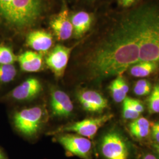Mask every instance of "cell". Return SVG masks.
<instances>
[{"label":"cell","mask_w":159,"mask_h":159,"mask_svg":"<svg viewBox=\"0 0 159 159\" xmlns=\"http://www.w3.org/2000/svg\"><path fill=\"white\" fill-rule=\"evenodd\" d=\"M58 142L70 153L83 159L89 158L91 149V143L89 139L67 134L59 137Z\"/></svg>","instance_id":"7"},{"label":"cell","mask_w":159,"mask_h":159,"mask_svg":"<svg viewBox=\"0 0 159 159\" xmlns=\"http://www.w3.org/2000/svg\"><path fill=\"white\" fill-rule=\"evenodd\" d=\"M143 159H159V158L152 154H147L143 156Z\"/></svg>","instance_id":"27"},{"label":"cell","mask_w":159,"mask_h":159,"mask_svg":"<svg viewBox=\"0 0 159 159\" xmlns=\"http://www.w3.org/2000/svg\"><path fill=\"white\" fill-rule=\"evenodd\" d=\"M120 4L125 7H128L131 6L136 0H119Z\"/></svg>","instance_id":"26"},{"label":"cell","mask_w":159,"mask_h":159,"mask_svg":"<svg viewBox=\"0 0 159 159\" xmlns=\"http://www.w3.org/2000/svg\"><path fill=\"white\" fill-rule=\"evenodd\" d=\"M27 45L39 53L48 51L53 44L52 35L44 30L31 31L27 37Z\"/></svg>","instance_id":"13"},{"label":"cell","mask_w":159,"mask_h":159,"mask_svg":"<svg viewBox=\"0 0 159 159\" xmlns=\"http://www.w3.org/2000/svg\"><path fill=\"white\" fill-rule=\"evenodd\" d=\"M50 104L52 114L60 117L70 116L74 108L70 97L60 90H53L51 91Z\"/></svg>","instance_id":"10"},{"label":"cell","mask_w":159,"mask_h":159,"mask_svg":"<svg viewBox=\"0 0 159 159\" xmlns=\"http://www.w3.org/2000/svg\"><path fill=\"white\" fill-rule=\"evenodd\" d=\"M140 35L139 61H159V7L145 4L137 8Z\"/></svg>","instance_id":"2"},{"label":"cell","mask_w":159,"mask_h":159,"mask_svg":"<svg viewBox=\"0 0 159 159\" xmlns=\"http://www.w3.org/2000/svg\"><path fill=\"white\" fill-rule=\"evenodd\" d=\"M44 0H0V18L12 28L33 25L42 14Z\"/></svg>","instance_id":"3"},{"label":"cell","mask_w":159,"mask_h":159,"mask_svg":"<svg viewBox=\"0 0 159 159\" xmlns=\"http://www.w3.org/2000/svg\"><path fill=\"white\" fill-rule=\"evenodd\" d=\"M130 100L133 107L136 111L139 114L142 113L144 110L142 103L137 100L131 98Z\"/></svg>","instance_id":"25"},{"label":"cell","mask_w":159,"mask_h":159,"mask_svg":"<svg viewBox=\"0 0 159 159\" xmlns=\"http://www.w3.org/2000/svg\"><path fill=\"white\" fill-rule=\"evenodd\" d=\"M154 148H155L156 151L159 154V144H155L154 145Z\"/></svg>","instance_id":"28"},{"label":"cell","mask_w":159,"mask_h":159,"mask_svg":"<svg viewBox=\"0 0 159 159\" xmlns=\"http://www.w3.org/2000/svg\"><path fill=\"white\" fill-rule=\"evenodd\" d=\"M71 50L72 48L58 44L46 58L47 66L57 78L63 77L64 74Z\"/></svg>","instance_id":"8"},{"label":"cell","mask_w":159,"mask_h":159,"mask_svg":"<svg viewBox=\"0 0 159 159\" xmlns=\"http://www.w3.org/2000/svg\"><path fill=\"white\" fill-rule=\"evenodd\" d=\"M112 117V114H107L96 118L83 120L60 128L55 133L74 132L81 136L92 139L96 134L100 128L111 119Z\"/></svg>","instance_id":"5"},{"label":"cell","mask_w":159,"mask_h":159,"mask_svg":"<svg viewBox=\"0 0 159 159\" xmlns=\"http://www.w3.org/2000/svg\"><path fill=\"white\" fill-rule=\"evenodd\" d=\"M77 97L83 108L90 112H101L108 106L107 100L94 90L80 91Z\"/></svg>","instance_id":"11"},{"label":"cell","mask_w":159,"mask_h":159,"mask_svg":"<svg viewBox=\"0 0 159 159\" xmlns=\"http://www.w3.org/2000/svg\"><path fill=\"white\" fill-rule=\"evenodd\" d=\"M20 67L23 71L38 72L43 66V58L41 53L36 51H27L17 57Z\"/></svg>","instance_id":"14"},{"label":"cell","mask_w":159,"mask_h":159,"mask_svg":"<svg viewBox=\"0 0 159 159\" xmlns=\"http://www.w3.org/2000/svg\"><path fill=\"white\" fill-rule=\"evenodd\" d=\"M73 27V33L77 38L81 37L91 27L93 17L87 12L80 11L70 17Z\"/></svg>","instance_id":"15"},{"label":"cell","mask_w":159,"mask_h":159,"mask_svg":"<svg viewBox=\"0 0 159 159\" xmlns=\"http://www.w3.org/2000/svg\"><path fill=\"white\" fill-rule=\"evenodd\" d=\"M17 74L13 64H0V83H7L12 81Z\"/></svg>","instance_id":"19"},{"label":"cell","mask_w":159,"mask_h":159,"mask_svg":"<svg viewBox=\"0 0 159 159\" xmlns=\"http://www.w3.org/2000/svg\"><path fill=\"white\" fill-rule=\"evenodd\" d=\"M152 136L156 144H159V121L155 122L152 125Z\"/></svg>","instance_id":"24"},{"label":"cell","mask_w":159,"mask_h":159,"mask_svg":"<svg viewBox=\"0 0 159 159\" xmlns=\"http://www.w3.org/2000/svg\"><path fill=\"white\" fill-rule=\"evenodd\" d=\"M44 117L40 107L25 108L15 114L14 121L17 130L22 134L32 136L40 130Z\"/></svg>","instance_id":"4"},{"label":"cell","mask_w":159,"mask_h":159,"mask_svg":"<svg viewBox=\"0 0 159 159\" xmlns=\"http://www.w3.org/2000/svg\"><path fill=\"white\" fill-rule=\"evenodd\" d=\"M131 134L137 139H142L148 136L150 133V123L144 117L134 120L129 125Z\"/></svg>","instance_id":"18"},{"label":"cell","mask_w":159,"mask_h":159,"mask_svg":"<svg viewBox=\"0 0 159 159\" xmlns=\"http://www.w3.org/2000/svg\"><path fill=\"white\" fill-rule=\"evenodd\" d=\"M51 28L57 39L65 41L70 39L73 34V27L69 17L68 10L63 8L50 23Z\"/></svg>","instance_id":"9"},{"label":"cell","mask_w":159,"mask_h":159,"mask_svg":"<svg viewBox=\"0 0 159 159\" xmlns=\"http://www.w3.org/2000/svg\"><path fill=\"white\" fill-rule=\"evenodd\" d=\"M140 40L136 8L123 17L88 55L85 67L89 79L119 76L139 62Z\"/></svg>","instance_id":"1"},{"label":"cell","mask_w":159,"mask_h":159,"mask_svg":"<svg viewBox=\"0 0 159 159\" xmlns=\"http://www.w3.org/2000/svg\"><path fill=\"white\" fill-rule=\"evenodd\" d=\"M101 150L106 159H127L129 150L125 140L116 132H110L103 137Z\"/></svg>","instance_id":"6"},{"label":"cell","mask_w":159,"mask_h":159,"mask_svg":"<svg viewBox=\"0 0 159 159\" xmlns=\"http://www.w3.org/2000/svg\"><path fill=\"white\" fill-rule=\"evenodd\" d=\"M148 107L151 113H159V84H156L148 100Z\"/></svg>","instance_id":"20"},{"label":"cell","mask_w":159,"mask_h":159,"mask_svg":"<svg viewBox=\"0 0 159 159\" xmlns=\"http://www.w3.org/2000/svg\"><path fill=\"white\" fill-rule=\"evenodd\" d=\"M134 93L139 96H146L152 91L151 83L147 80H139L134 87Z\"/></svg>","instance_id":"23"},{"label":"cell","mask_w":159,"mask_h":159,"mask_svg":"<svg viewBox=\"0 0 159 159\" xmlns=\"http://www.w3.org/2000/svg\"><path fill=\"white\" fill-rule=\"evenodd\" d=\"M109 90L114 100L121 102L125 100L129 88L125 79L121 76H117L109 86Z\"/></svg>","instance_id":"16"},{"label":"cell","mask_w":159,"mask_h":159,"mask_svg":"<svg viewBox=\"0 0 159 159\" xmlns=\"http://www.w3.org/2000/svg\"><path fill=\"white\" fill-rule=\"evenodd\" d=\"M159 63L156 61H139L129 68L130 73L135 77H145L157 70Z\"/></svg>","instance_id":"17"},{"label":"cell","mask_w":159,"mask_h":159,"mask_svg":"<svg viewBox=\"0 0 159 159\" xmlns=\"http://www.w3.org/2000/svg\"><path fill=\"white\" fill-rule=\"evenodd\" d=\"M2 158V155L0 153V159H1Z\"/></svg>","instance_id":"29"},{"label":"cell","mask_w":159,"mask_h":159,"mask_svg":"<svg viewBox=\"0 0 159 159\" xmlns=\"http://www.w3.org/2000/svg\"><path fill=\"white\" fill-rule=\"evenodd\" d=\"M17 60V56L10 48L6 46H0V64H13Z\"/></svg>","instance_id":"21"},{"label":"cell","mask_w":159,"mask_h":159,"mask_svg":"<svg viewBox=\"0 0 159 159\" xmlns=\"http://www.w3.org/2000/svg\"><path fill=\"white\" fill-rule=\"evenodd\" d=\"M41 91L42 85L39 80L30 78L13 89L11 96L18 101H27L37 96Z\"/></svg>","instance_id":"12"},{"label":"cell","mask_w":159,"mask_h":159,"mask_svg":"<svg viewBox=\"0 0 159 159\" xmlns=\"http://www.w3.org/2000/svg\"><path fill=\"white\" fill-rule=\"evenodd\" d=\"M123 115L125 119L135 120L139 117L140 114L137 113L133 107L131 103L130 98L126 97L123 101Z\"/></svg>","instance_id":"22"}]
</instances>
